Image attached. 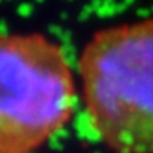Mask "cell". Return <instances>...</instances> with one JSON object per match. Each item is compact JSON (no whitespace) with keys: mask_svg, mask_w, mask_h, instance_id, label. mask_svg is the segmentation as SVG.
I'll return each instance as SVG.
<instances>
[{"mask_svg":"<svg viewBox=\"0 0 153 153\" xmlns=\"http://www.w3.org/2000/svg\"><path fill=\"white\" fill-rule=\"evenodd\" d=\"M74 79L51 38L0 36V153H33L60 133L75 106Z\"/></svg>","mask_w":153,"mask_h":153,"instance_id":"7a4b0ae2","label":"cell"},{"mask_svg":"<svg viewBox=\"0 0 153 153\" xmlns=\"http://www.w3.org/2000/svg\"><path fill=\"white\" fill-rule=\"evenodd\" d=\"M78 70L89 125L115 153H153V19L99 30Z\"/></svg>","mask_w":153,"mask_h":153,"instance_id":"6da1fadb","label":"cell"}]
</instances>
